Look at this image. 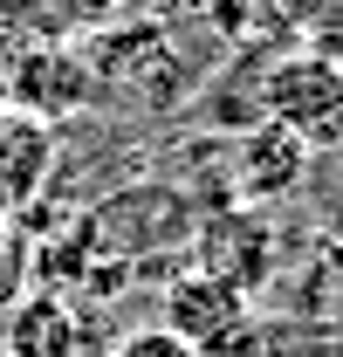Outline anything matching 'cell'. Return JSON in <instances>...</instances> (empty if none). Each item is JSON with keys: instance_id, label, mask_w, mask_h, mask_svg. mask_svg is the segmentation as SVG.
Listing matches in <instances>:
<instances>
[{"instance_id": "obj_1", "label": "cell", "mask_w": 343, "mask_h": 357, "mask_svg": "<svg viewBox=\"0 0 343 357\" xmlns=\"http://www.w3.org/2000/svg\"><path fill=\"white\" fill-rule=\"evenodd\" d=\"M83 234L124 275L130 268H158V261H185V248L199 234V199L178 178H124L83 213Z\"/></svg>"}, {"instance_id": "obj_2", "label": "cell", "mask_w": 343, "mask_h": 357, "mask_svg": "<svg viewBox=\"0 0 343 357\" xmlns=\"http://www.w3.org/2000/svg\"><path fill=\"white\" fill-rule=\"evenodd\" d=\"M261 117L296 131L309 151H343V62L296 48L261 69Z\"/></svg>"}, {"instance_id": "obj_3", "label": "cell", "mask_w": 343, "mask_h": 357, "mask_svg": "<svg viewBox=\"0 0 343 357\" xmlns=\"http://www.w3.org/2000/svg\"><path fill=\"white\" fill-rule=\"evenodd\" d=\"M158 323L178 330L199 357H254L261 351V316L241 289H227L192 261H178L165 289H158Z\"/></svg>"}, {"instance_id": "obj_4", "label": "cell", "mask_w": 343, "mask_h": 357, "mask_svg": "<svg viewBox=\"0 0 343 357\" xmlns=\"http://www.w3.org/2000/svg\"><path fill=\"white\" fill-rule=\"evenodd\" d=\"M185 261L199 268V275H213V282H227V289H241V296L254 303L261 289L275 282V268H282V227L268 220L261 206H247V199L206 206L192 248H185Z\"/></svg>"}, {"instance_id": "obj_5", "label": "cell", "mask_w": 343, "mask_h": 357, "mask_svg": "<svg viewBox=\"0 0 343 357\" xmlns=\"http://www.w3.org/2000/svg\"><path fill=\"white\" fill-rule=\"evenodd\" d=\"M0 89H7V110H21L35 124H62L96 103V69H89V48L48 35L0 62Z\"/></svg>"}, {"instance_id": "obj_6", "label": "cell", "mask_w": 343, "mask_h": 357, "mask_svg": "<svg viewBox=\"0 0 343 357\" xmlns=\"http://www.w3.org/2000/svg\"><path fill=\"white\" fill-rule=\"evenodd\" d=\"M309 165H316V151L302 144L296 131H282L275 117H254L247 131H234V199H247V206H275V199H289L309 185Z\"/></svg>"}, {"instance_id": "obj_7", "label": "cell", "mask_w": 343, "mask_h": 357, "mask_svg": "<svg viewBox=\"0 0 343 357\" xmlns=\"http://www.w3.org/2000/svg\"><path fill=\"white\" fill-rule=\"evenodd\" d=\"M89 344H96L89 316L55 289H28L14 310H0V351L7 357H76Z\"/></svg>"}, {"instance_id": "obj_8", "label": "cell", "mask_w": 343, "mask_h": 357, "mask_svg": "<svg viewBox=\"0 0 343 357\" xmlns=\"http://www.w3.org/2000/svg\"><path fill=\"white\" fill-rule=\"evenodd\" d=\"M48 172H55V124H35L21 110H0V213L35 206Z\"/></svg>"}, {"instance_id": "obj_9", "label": "cell", "mask_w": 343, "mask_h": 357, "mask_svg": "<svg viewBox=\"0 0 343 357\" xmlns=\"http://www.w3.org/2000/svg\"><path fill=\"white\" fill-rule=\"evenodd\" d=\"M28 289H35V248H28V227L14 220V213H0V310H14Z\"/></svg>"}, {"instance_id": "obj_10", "label": "cell", "mask_w": 343, "mask_h": 357, "mask_svg": "<svg viewBox=\"0 0 343 357\" xmlns=\"http://www.w3.org/2000/svg\"><path fill=\"white\" fill-rule=\"evenodd\" d=\"M42 7L55 21V35H96V28H110L124 14V0H42Z\"/></svg>"}, {"instance_id": "obj_11", "label": "cell", "mask_w": 343, "mask_h": 357, "mask_svg": "<svg viewBox=\"0 0 343 357\" xmlns=\"http://www.w3.org/2000/svg\"><path fill=\"white\" fill-rule=\"evenodd\" d=\"M110 357H199L178 330H165V323H137V330H124L117 344H110Z\"/></svg>"}, {"instance_id": "obj_12", "label": "cell", "mask_w": 343, "mask_h": 357, "mask_svg": "<svg viewBox=\"0 0 343 357\" xmlns=\"http://www.w3.org/2000/svg\"><path fill=\"white\" fill-rule=\"evenodd\" d=\"M76 357H110V344H89V351H76Z\"/></svg>"}, {"instance_id": "obj_13", "label": "cell", "mask_w": 343, "mask_h": 357, "mask_svg": "<svg viewBox=\"0 0 343 357\" xmlns=\"http://www.w3.org/2000/svg\"><path fill=\"white\" fill-rule=\"evenodd\" d=\"M0 110H7V89H0Z\"/></svg>"}, {"instance_id": "obj_14", "label": "cell", "mask_w": 343, "mask_h": 357, "mask_svg": "<svg viewBox=\"0 0 343 357\" xmlns=\"http://www.w3.org/2000/svg\"><path fill=\"white\" fill-rule=\"evenodd\" d=\"M0 357H7V351H0Z\"/></svg>"}]
</instances>
